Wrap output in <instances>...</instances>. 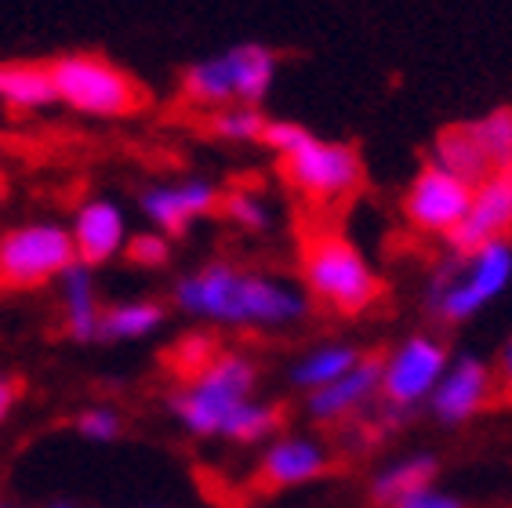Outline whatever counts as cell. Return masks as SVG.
Returning <instances> with one entry per match:
<instances>
[{"label": "cell", "mask_w": 512, "mask_h": 508, "mask_svg": "<svg viewBox=\"0 0 512 508\" xmlns=\"http://www.w3.org/2000/svg\"><path fill=\"white\" fill-rule=\"evenodd\" d=\"M451 349L436 334H411L396 345L389 356H382V392L378 400L400 414H411L414 407L429 403L433 389L444 378Z\"/></svg>", "instance_id": "obj_9"}, {"label": "cell", "mask_w": 512, "mask_h": 508, "mask_svg": "<svg viewBox=\"0 0 512 508\" xmlns=\"http://www.w3.org/2000/svg\"><path fill=\"white\" fill-rule=\"evenodd\" d=\"M469 200H473V186H465L462 178L447 175L444 167L425 160L418 167V175L411 178L400 207H404V218L411 229H418L425 236L451 240L454 229L469 215Z\"/></svg>", "instance_id": "obj_10"}, {"label": "cell", "mask_w": 512, "mask_h": 508, "mask_svg": "<svg viewBox=\"0 0 512 508\" xmlns=\"http://www.w3.org/2000/svg\"><path fill=\"white\" fill-rule=\"evenodd\" d=\"M302 291L335 316H360L382 298V276L342 233H313L302 244Z\"/></svg>", "instance_id": "obj_6"}, {"label": "cell", "mask_w": 512, "mask_h": 508, "mask_svg": "<svg viewBox=\"0 0 512 508\" xmlns=\"http://www.w3.org/2000/svg\"><path fill=\"white\" fill-rule=\"evenodd\" d=\"M19 396H22V381L15 378V374H0V425L11 418Z\"/></svg>", "instance_id": "obj_30"}, {"label": "cell", "mask_w": 512, "mask_h": 508, "mask_svg": "<svg viewBox=\"0 0 512 508\" xmlns=\"http://www.w3.org/2000/svg\"><path fill=\"white\" fill-rule=\"evenodd\" d=\"M498 378L505 381V389H512V338L505 342L502 360H498Z\"/></svg>", "instance_id": "obj_31"}, {"label": "cell", "mask_w": 512, "mask_h": 508, "mask_svg": "<svg viewBox=\"0 0 512 508\" xmlns=\"http://www.w3.org/2000/svg\"><path fill=\"white\" fill-rule=\"evenodd\" d=\"M48 508H80V505H73V501H51ZM149 508H160V505H149Z\"/></svg>", "instance_id": "obj_32"}, {"label": "cell", "mask_w": 512, "mask_h": 508, "mask_svg": "<svg viewBox=\"0 0 512 508\" xmlns=\"http://www.w3.org/2000/svg\"><path fill=\"white\" fill-rule=\"evenodd\" d=\"M77 262L69 225L22 222L0 233V287L26 291L59 280Z\"/></svg>", "instance_id": "obj_8"}, {"label": "cell", "mask_w": 512, "mask_h": 508, "mask_svg": "<svg viewBox=\"0 0 512 508\" xmlns=\"http://www.w3.org/2000/svg\"><path fill=\"white\" fill-rule=\"evenodd\" d=\"M498 240H512V171L491 175L473 189L469 215L447 240V251H476Z\"/></svg>", "instance_id": "obj_13"}, {"label": "cell", "mask_w": 512, "mask_h": 508, "mask_svg": "<svg viewBox=\"0 0 512 508\" xmlns=\"http://www.w3.org/2000/svg\"><path fill=\"white\" fill-rule=\"evenodd\" d=\"M269 117L258 106H226L207 113V135L222 138V142H262V131H266Z\"/></svg>", "instance_id": "obj_24"}, {"label": "cell", "mask_w": 512, "mask_h": 508, "mask_svg": "<svg viewBox=\"0 0 512 508\" xmlns=\"http://www.w3.org/2000/svg\"><path fill=\"white\" fill-rule=\"evenodd\" d=\"M131 265H142V269H164L171 262V240L157 229H142L128 240L124 247Z\"/></svg>", "instance_id": "obj_27"}, {"label": "cell", "mask_w": 512, "mask_h": 508, "mask_svg": "<svg viewBox=\"0 0 512 508\" xmlns=\"http://www.w3.org/2000/svg\"><path fill=\"white\" fill-rule=\"evenodd\" d=\"M393 508H469L465 505L458 494H451V490H444V487H425V490H418V494H411V498H404V501H396Z\"/></svg>", "instance_id": "obj_29"}, {"label": "cell", "mask_w": 512, "mask_h": 508, "mask_svg": "<svg viewBox=\"0 0 512 508\" xmlns=\"http://www.w3.org/2000/svg\"><path fill=\"white\" fill-rule=\"evenodd\" d=\"M0 508H19L15 501H8V498H0Z\"/></svg>", "instance_id": "obj_33"}, {"label": "cell", "mask_w": 512, "mask_h": 508, "mask_svg": "<svg viewBox=\"0 0 512 508\" xmlns=\"http://www.w3.org/2000/svg\"><path fill=\"white\" fill-rule=\"evenodd\" d=\"M436 472H440L436 454H425V450L400 454V458H393L389 465H382V469L371 476V498H375V505L393 508L396 501H404V498H411V494H418V490L433 487Z\"/></svg>", "instance_id": "obj_18"}, {"label": "cell", "mask_w": 512, "mask_h": 508, "mask_svg": "<svg viewBox=\"0 0 512 508\" xmlns=\"http://www.w3.org/2000/svg\"><path fill=\"white\" fill-rule=\"evenodd\" d=\"M168 323V309L153 298H131V302L102 309L99 342H142Z\"/></svg>", "instance_id": "obj_22"}, {"label": "cell", "mask_w": 512, "mask_h": 508, "mask_svg": "<svg viewBox=\"0 0 512 508\" xmlns=\"http://www.w3.org/2000/svg\"><path fill=\"white\" fill-rule=\"evenodd\" d=\"M280 55L262 40H240L229 48L189 62L178 77V91L189 106L197 109H226V106H258L273 91Z\"/></svg>", "instance_id": "obj_5"}, {"label": "cell", "mask_w": 512, "mask_h": 508, "mask_svg": "<svg viewBox=\"0 0 512 508\" xmlns=\"http://www.w3.org/2000/svg\"><path fill=\"white\" fill-rule=\"evenodd\" d=\"M378 392H382V356H364L335 385L306 396V411L324 425H335V421H349L353 414L367 411L378 400Z\"/></svg>", "instance_id": "obj_16"}, {"label": "cell", "mask_w": 512, "mask_h": 508, "mask_svg": "<svg viewBox=\"0 0 512 508\" xmlns=\"http://www.w3.org/2000/svg\"><path fill=\"white\" fill-rule=\"evenodd\" d=\"M331 469V450L316 436H298V432H287V436H276L266 443V454L258 461V479L266 487H306L313 479L327 476Z\"/></svg>", "instance_id": "obj_15"}, {"label": "cell", "mask_w": 512, "mask_h": 508, "mask_svg": "<svg viewBox=\"0 0 512 508\" xmlns=\"http://www.w3.org/2000/svg\"><path fill=\"white\" fill-rule=\"evenodd\" d=\"M262 146L273 149L284 182L313 207L345 204L364 186V160L356 146L320 138L295 120H269L262 131Z\"/></svg>", "instance_id": "obj_2"}, {"label": "cell", "mask_w": 512, "mask_h": 508, "mask_svg": "<svg viewBox=\"0 0 512 508\" xmlns=\"http://www.w3.org/2000/svg\"><path fill=\"white\" fill-rule=\"evenodd\" d=\"M59 298H62V323L73 342H99L102 327V302L95 273L88 265L73 262L59 276Z\"/></svg>", "instance_id": "obj_17"}, {"label": "cell", "mask_w": 512, "mask_h": 508, "mask_svg": "<svg viewBox=\"0 0 512 508\" xmlns=\"http://www.w3.org/2000/svg\"><path fill=\"white\" fill-rule=\"evenodd\" d=\"M491 396H494L491 363L480 360L476 352H462V356H451L444 378H440V385L433 389L425 407L436 418V425L458 429L465 421H473L491 403Z\"/></svg>", "instance_id": "obj_12"}, {"label": "cell", "mask_w": 512, "mask_h": 508, "mask_svg": "<svg viewBox=\"0 0 512 508\" xmlns=\"http://www.w3.org/2000/svg\"><path fill=\"white\" fill-rule=\"evenodd\" d=\"M69 236H73V251H77V262L95 269V265L117 258L124 247H128V218L113 200L106 196H91L73 211V225H69Z\"/></svg>", "instance_id": "obj_14"}, {"label": "cell", "mask_w": 512, "mask_h": 508, "mask_svg": "<svg viewBox=\"0 0 512 508\" xmlns=\"http://www.w3.org/2000/svg\"><path fill=\"white\" fill-rule=\"evenodd\" d=\"M512 284V240L483 244L476 251H444L425 280V309L444 327L469 323Z\"/></svg>", "instance_id": "obj_3"}, {"label": "cell", "mask_w": 512, "mask_h": 508, "mask_svg": "<svg viewBox=\"0 0 512 508\" xmlns=\"http://www.w3.org/2000/svg\"><path fill=\"white\" fill-rule=\"evenodd\" d=\"M258 367L244 352L218 349L197 374L178 381L171 392L168 411L171 418L197 440H222L229 421L244 411L247 403L258 400Z\"/></svg>", "instance_id": "obj_4"}, {"label": "cell", "mask_w": 512, "mask_h": 508, "mask_svg": "<svg viewBox=\"0 0 512 508\" xmlns=\"http://www.w3.org/2000/svg\"><path fill=\"white\" fill-rule=\"evenodd\" d=\"M222 196H226V189L211 178H178V182H160V186L142 189L138 207H142L149 229L175 240V236L189 233L200 218L222 211Z\"/></svg>", "instance_id": "obj_11"}, {"label": "cell", "mask_w": 512, "mask_h": 508, "mask_svg": "<svg viewBox=\"0 0 512 508\" xmlns=\"http://www.w3.org/2000/svg\"><path fill=\"white\" fill-rule=\"evenodd\" d=\"M73 429L91 443H113L124 436V414L113 403H91L73 418Z\"/></svg>", "instance_id": "obj_26"}, {"label": "cell", "mask_w": 512, "mask_h": 508, "mask_svg": "<svg viewBox=\"0 0 512 508\" xmlns=\"http://www.w3.org/2000/svg\"><path fill=\"white\" fill-rule=\"evenodd\" d=\"M465 135L480 153L487 175H505L512 171V106L487 109L480 117L462 120Z\"/></svg>", "instance_id": "obj_21"}, {"label": "cell", "mask_w": 512, "mask_h": 508, "mask_svg": "<svg viewBox=\"0 0 512 508\" xmlns=\"http://www.w3.org/2000/svg\"><path fill=\"white\" fill-rule=\"evenodd\" d=\"M0 200H4V186H0Z\"/></svg>", "instance_id": "obj_34"}, {"label": "cell", "mask_w": 512, "mask_h": 508, "mask_svg": "<svg viewBox=\"0 0 512 508\" xmlns=\"http://www.w3.org/2000/svg\"><path fill=\"white\" fill-rule=\"evenodd\" d=\"M215 352L218 349H215V342H211V338H204V334H189V338H182V342H178V349H175V356H171V360H175L178 374H182V378H189V374H197L200 367L215 356Z\"/></svg>", "instance_id": "obj_28"}, {"label": "cell", "mask_w": 512, "mask_h": 508, "mask_svg": "<svg viewBox=\"0 0 512 508\" xmlns=\"http://www.w3.org/2000/svg\"><path fill=\"white\" fill-rule=\"evenodd\" d=\"M222 215L233 225H240V229H247V233H266L269 225H273V207H269L266 193L255 186L226 189V196H222Z\"/></svg>", "instance_id": "obj_25"}, {"label": "cell", "mask_w": 512, "mask_h": 508, "mask_svg": "<svg viewBox=\"0 0 512 508\" xmlns=\"http://www.w3.org/2000/svg\"><path fill=\"white\" fill-rule=\"evenodd\" d=\"M51 84L59 106H69L84 117H128L146 106V91L117 62L95 51H66L48 62Z\"/></svg>", "instance_id": "obj_7"}, {"label": "cell", "mask_w": 512, "mask_h": 508, "mask_svg": "<svg viewBox=\"0 0 512 508\" xmlns=\"http://www.w3.org/2000/svg\"><path fill=\"white\" fill-rule=\"evenodd\" d=\"M364 356L367 352H360L349 342L316 345V349L302 352V356L295 360V367H291V385L302 389L306 396H313V392L327 389V385H335L338 378H345Z\"/></svg>", "instance_id": "obj_20"}, {"label": "cell", "mask_w": 512, "mask_h": 508, "mask_svg": "<svg viewBox=\"0 0 512 508\" xmlns=\"http://www.w3.org/2000/svg\"><path fill=\"white\" fill-rule=\"evenodd\" d=\"M284 425V407L273 400H251L237 418L229 421V429L222 440L233 443H269L276 440V432Z\"/></svg>", "instance_id": "obj_23"}, {"label": "cell", "mask_w": 512, "mask_h": 508, "mask_svg": "<svg viewBox=\"0 0 512 508\" xmlns=\"http://www.w3.org/2000/svg\"><path fill=\"white\" fill-rule=\"evenodd\" d=\"M0 106L15 109V113L59 106L48 62H0Z\"/></svg>", "instance_id": "obj_19"}, {"label": "cell", "mask_w": 512, "mask_h": 508, "mask_svg": "<svg viewBox=\"0 0 512 508\" xmlns=\"http://www.w3.org/2000/svg\"><path fill=\"white\" fill-rule=\"evenodd\" d=\"M175 309L193 320L222 327H291L313 309L309 294L280 276L240 269L233 262H207L175 284Z\"/></svg>", "instance_id": "obj_1"}]
</instances>
